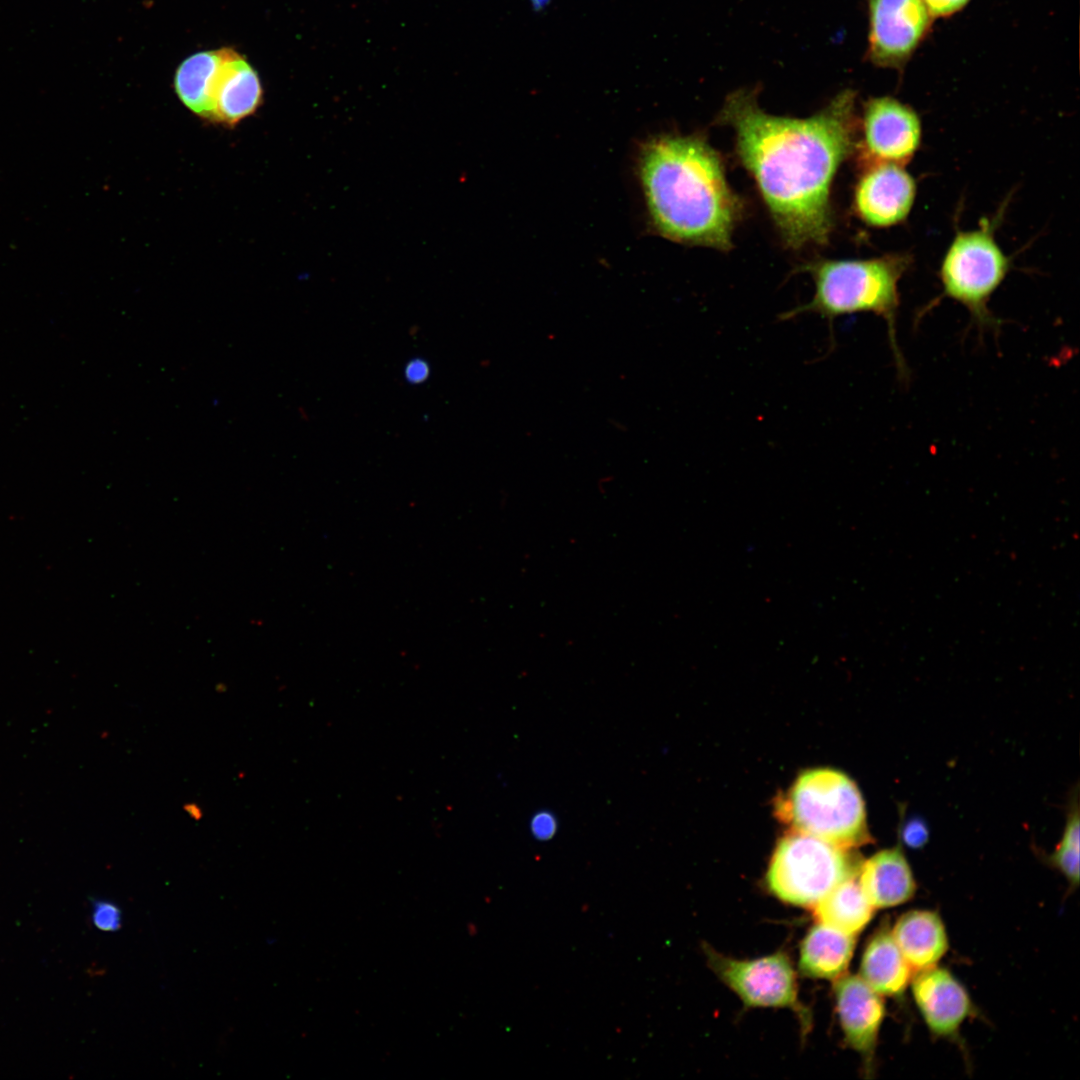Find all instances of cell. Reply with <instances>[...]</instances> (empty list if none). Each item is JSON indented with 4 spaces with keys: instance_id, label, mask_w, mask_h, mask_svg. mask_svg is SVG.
<instances>
[{
    "instance_id": "cell-12",
    "label": "cell",
    "mask_w": 1080,
    "mask_h": 1080,
    "mask_svg": "<svg viewBox=\"0 0 1080 1080\" xmlns=\"http://www.w3.org/2000/svg\"><path fill=\"white\" fill-rule=\"evenodd\" d=\"M913 975L912 994L930 1032L938 1037L956 1035L972 1011L964 986L947 969L937 965Z\"/></svg>"
},
{
    "instance_id": "cell-19",
    "label": "cell",
    "mask_w": 1080,
    "mask_h": 1080,
    "mask_svg": "<svg viewBox=\"0 0 1080 1080\" xmlns=\"http://www.w3.org/2000/svg\"><path fill=\"white\" fill-rule=\"evenodd\" d=\"M813 908L819 923L853 936L868 925L875 911L859 884L858 875L838 884Z\"/></svg>"
},
{
    "instance_id": "cell-14",
    "label": "cell",
    "mask_w": 1080,
    "mask_h": 1080,
    "mask_svg": "<svg viewBox=\"0 0 1080 1080\" xmlns=\"http://www.w3.org/2000/svg\"><path fill=\"white\" fill-rule=\"evenodd\" d=\"M858 880L875 909L908 902L917 889L910 865L899 845L881 850L867 859L860 867Z\"/></svg>"
},
{
    "instance_id": "cell-22",
    "label": "cell",
    "mask_w": 1080,
    "mask_h": 1080,
    "mask_svg": "<svg viewBox=\"0 0 1080 1080\" xmlns=\"http://www.w3.org/2000/svg\"><path fill=\"white\" fill-rule=\"evenodd\" d=\"M928 837L929 832L926 824L918 818L906 822L901 831L902 841L910 848L923 847L927 843Z\"/></svg>"
},
{
    "instance_id": "cell-23",
    "label": "cell",
    "mask_w": 1080,
    "mask_h": 1080,
    "mask_svg": "<svg viewBox=\"0 0 1080 1080\" xmlns=\"http://www.w3.org/2000/svg\"><path fill=\"white\" fill-rule=\"evenodd\" d=\"M933 19L950 17L964 9L971 0H922Z\"/></svg>"
},
{
    "instance_id": "cell-6",
    "label": "cell",
    "mask_w": 1080,
    "mask_h": 1080,
    "mask_svg": "<svg viewBox=\"0 0 1080 1080\" xmlns=\"http://www.w3.org/2000/svg\"><path fill=\"white\" fill-rule=\"evenodd\" d=\"M1009 266L990 225L958 232L940 268L943 295L965 306L980 331L998 330L1000 321L988 309V302Z\"/></svg>"
},
{
    "instance_id": "cell-20",
    "label": "cell",
    "mask_w": 1080,
    "mask_h": 1080,
    "mask_svg": "<svg viewBox=\"0 0 1080 1080\" xmlns=\"http://www.w3.org/2000/svg\"><path fill=\"white\" fill-rule=\"evenodd\" d=\"M1049 862L1060 871L1071 885L1079 882V812L1071 809L1060 843L1050 855Z\"/></svg>"
},
{
    "instance_id": "cell-17",
    "label": "cell",
    "mask_w": 1080,
    "mask_h": 1080,
    "mask_svg": "<svg viewBox=\"0 0 1080 1080\" xmlns=\"http://www.w3.org/2000/svg\"><path fill=\"white\" fill-rule=\"evenodd\" d=\"M913 972L898 948L891 929L882 927L867 943L860 964V977L882 996L902 995Z\"/></svg>"
},
{
    "instance_id": "cell-26",
    "label": "cell",
    "mask_w": 1080,
    "mask_h": 1080,
    "mask_svg": "<svg viewBox=\"0 0 1080 1080\" xmlns=\"http://www.w3.org/2000/svg\"><path fill=\"white\" fill-rule=\"evenodd\" d=\"M549 1L550 0H531L532 5L535 9L543 8L548 4Z\"/></svg>"
},
{
    "instance_id": "cell-13",
    "label": "cell",
    "mask_w": 1080,
    "mask_h": 1080,
    "mask_svg": "<svg viewBox=\"0 0 1080 1080\" xmlns=\"http://www.w3.org/2000/svg\"><path fill=\"white\" fill-rule=\"evenodd\" d=\"M263 89L256 70L244 56L224 47L209 120L234 126L256 112Z\"/></svg>"
},
{
    "instance_id": "cell-11",
    "label": "cell",
    "mask_w": 1080,
    "mask_h": 1080,
    "mask_svg": "<svg viewBox=\"0 0 1080 1080\" xmlns=\"http://www.w3.org/2000/svg\"><path fill=\"white\" fill-rule=\"evenodd\" d=\"M834 996L845 1041L869 1065L885 1017L882 995L860 975L844 974L835 980Z\"/></svg>"
},
{
    "instance_id": "cell-21",
    "label": "cell",
    "mask_w": 1080,
    "mask_h": 1080,
    "mask_svg": "<svg viewBox=\"0 0 1080 1080\" xmlns=\"http://www.w3.org/2000/svg\"><path fill=\"white\" fill-rule=\"evenodd\" d=\"M92 922L96 928L105 932H114L121 928L122 913L120 908L106 900H95L92 904Z\"/></svg>"
},
{
    "instance_id": "cell-2",
    "label": "cell",
    "mask_w": 1080,
    "mask_h": 1080,
    "mask_svg": "<svg viewBox=\"0 0 1080 1080\" xmlns=\"http://www.w3.org/2000/svg\"><path fill=\"white\" fill-rule=\"evenodd\" d=\"M640 177L657 231L680 243L731 248L741 202L729 187L719 154L699 136L650 140Z\"/></svg>"
},
{
    "instance_id": "cell-25",
    "label": "cell",
    "mask_w": 1080,
    "mask_h": 1080,
    "mask_svg": "<svg viewBox=\"0 0 1080 1080\" xmlns=\"http://www.w3.org/2000/svg\"><path fill=\"white\" fill-rule=\"evenodd\" d=\"M429 373V367L422 360H413L406 367V378L411 383L423 382Z\"/></svg>"
},
{
    "instance_id": "cell-5",
    "label": "cell",
    "mask_w": 1080,
    "mask_h": 1080,
    "mask_svg": "<svg viewBox=\"0 0 1080 1080\" xmlns=\"http://www.w3.org/2000/svg\"><path fill=\"white\" fill-rule=\"evenodd\" d=\"M860 867L845 848L797 832L777 844L766 883L781 901L813 908L838 884L858 875Z\"/></svg>"
},
{
    "instance_id": "cell-1",
    "label": "cell",
    "mask_w": 1080,
    "mask_h": 1080,
    "mask_svg": "<svg viewBox=\"0 0 1080 1080\" xmlns=\"http://www.w3.org/2000/svg\"><path fill=\"white\" fill-rule=\"evenodd\" d=\"M855 99L846 89L813 116L789 118L766 113L757 90L741 88L726 97L717 117L734 130L737 154L792 248L829 240L830 187L853 147Z\"/></svg>"
},
{
    "instance_id": "cell-15",
    "label": "cell",
    "mask_w": 1080,
    "mask_h": 1080,
    "mask_svg": "<svg viewBox=\"0 0 1080 1080\" xmlns=\"http://www.w3.org/2000/svg\"><path fill=\"white\" fill-rule=\"evenodd\" d=\"M891 933L913 974L936 966L948 950L945 925L931 910L906 912L897 919Z\"/></svg>"
},
{
    "instance_id": "cell-4",
    "label": "cell",
    "mask_w": 1080,
    "mask_h": 1080,
    "mask_svg": "<svg viewBox=\"0 0 1080 1080\" xmlns=\"http://www.w3.org/2000/svg\"><path fill=\"white\" fill-rule=\"evenodd\" d=\"M778 811L798 832L845 849L869 840L860 791L836 770L813 769L801 774Z\"/></svg>"
},
{
    "instance_id": "cell-7",
    "label": "cell",
    "mask_w": 1080,
    "mask_h": 1080,
    "mask_svg": "<svg viewBox=\"0 0 1080 1080\" xmlns=\"http://www.w3.org/2000/svg\"><path fill=\"white\" fill-rule=\"evenodd\" d=\"M707 963L747 1007H779L792 1010L805 1032L811 1015L798 998L796 973L787 954L774 953L751 960L724 956L704 945Z\"/></svg>"
},
{
    "instance_id": "cell-10",
    "label": "cell",
    "mask_w": 1080,
    "mask_h": 1080,
    "mask_svg": "<svg viewBox=\"0 0 1080 1080\" xmlns=\"http://www.w3.org/2000/svg\"><path fill=\"white\" fill-rule=\"evenodd\" d=\"M915 193V182L905 169L896 163L879 162L857 184L856 210L871 226H891L908 216Z\"/></svg>"
},
{
    "instance_id": "cell-8",
    "label": "cell",
    "mask_w": 1080,
    "mask_h": 1080,
    "mask_svg": "<svg viewBox=\"0 0 1080 1080\" xmlns=\"http://www.w3.org/2000/svg\"><path fill=\"white\" fill-rule=\"evenodd\" d=\"M869 60L903 67L926 38L933 18L922 0H868Z\"/></svg>"
},
{
    "instance_id": "cell-24",
    "label": "cell",
    "mask_w": 1080,
    "mask_h": 1080,
    "mask_svg": "<svg viewBox=\"0 0 1080 1080\" xmlns=\"http://www.w3.org/2000/svg\"><path fill=\"white\" fill-rule=\"evenodd\" d=\"M531 832L538 840H549L556 832L557 822L549 812H539L531 820Z\"/></svg>"
},
{
    "instance_id": "cell-18",
    "label": "cell",
    "mask_w": 1080,
    "mask_h": 1080,
    "mask_svg": "<svg viewBox=\"0 0 1080 1080\" xmlns=\"http://www.w3.org/2000/svg\"><path fill=\"white\" fill-rule=\"evenodd\" d=\"M224 48L197 52L177 68L174 88L180 101L194 114L209 120Z\"/></svg>"
},
{
    "instance_id": "cell-3",
    "label": "cell",
    "mask_w": 1080,
    "mask_h": 1080,
    "mask_svg": "<svg viewBox=\"0 0 1080 1080\" xmlns=\"http://www.w3.org/2000/svg\"><path fill=\"white\" fill-rule=\"evenodd\" d=\"M910 260L888 255L865 260H818L805 264L814 282L810 301L779 316L782 321L802 314H817L833 328L836 318L859 312L881 317L887 325L890 347L898 374L906 378L907 367L899 349L896 322L900 296L898 283Z\"/></svg>"
},
{
    "instance_id": "cell-16",
    "label": "cell",
    "mask_w": 1080,
    "mask_h": 1080,
    "mask_svg": "<svg viewBox=\"0 0 1080 1080\" xmlns=\"http://www.w3.org/2000/svg\"><path fill=\"white\" fill-rule=\"evenodd\" d=\"M854 948L855 936L818 922L801 942L799 970L807 977L835 981L846 974Z\"/></svg>"
},
{
    "instance_id": "cell-9",
    "label": "cell",
    "mask_w": 1080,
    "mask_h": 1080,
    "mask_svg": "<svg viewBox=\"0 0 1080 1080\" xmlns=\"http://www.w3.org/2000/svg\"><path fill=\"white\" fill-rule=\"evenodd\" d=\"M864 143L880 162L903 164L919 147L921 124L917 113L899 100L870 99L863 114Z\"/></svg>"
}]
</instances>
